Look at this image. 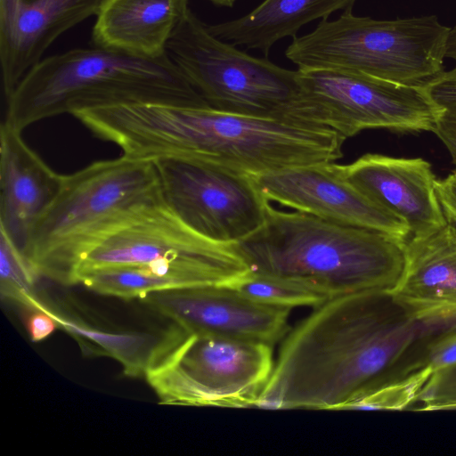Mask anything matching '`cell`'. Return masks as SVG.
Wrapping results in <instances>:
<instances>
[{"instance_id":"1","label":"cell","mask_w":456,"mask_h":456,"mask_svg":"<svg viewBox=\"0 0 456 456\" xmlns=\"http://www.w3.org/2000/svg\"><path fill=\"white\" fill-rule=\"evenodd\" d=\"M431 329L410 318L388 292L330 298L283 341L256 407L343 410Z\"/></svg>"},{"instance_id":"2","label":"cell","mask_w":456,"mask_h":456,"mask_svg":"<svg viewBox=\"0 0 456 456\" xmlns=\"http://www.w3.org/2000/svg\"><path fill=\"white\" fill-rule=\"evenodd\" d=\"M74 117L124 156L193 159L248 175L334 162L346 141L331 128L172 104H119Z\"/></svg>"},{"instance_id":"3","label":"cell","mask_w":456,"mask_h":456,"mask_svg":"<svg viewBox=\"0 0 456 456\" xmlns=\"http://www.w3.org/2000/svg\"><path fill=\"white\" fill-rule=\"evenodd\" d=\"M407 240L270 204L264 224L232 246L249 273L330 299L389 292L402 273Z\"/></svg>"},{"instance_id":"4","label":"cell","mask_w":456,"mask_h":456,"mask_svg":"<svg viewBox=\"0 0 456 456\" xmlns=\"http://www.w3.org/2000/svg\"><path fill=\"white\" fill-rule=\"evenodd\" d=\"M6 102L4 120L21 132L54 116L119 104L211 108L167 54L151 59L94 45L42 59Z\"/></svg>"},{"instance_id":"5","label":"cell","mask_w":456,"mask_h":456,"mask_svg":"<svg viewBox=\"0 0 456 456\" xmlns=\"http://www.w3.org/2000/svg\"><path fill=\"white\" fill-rule=\"evenodd\" d=\"M163 199L154 159L120 156L62 175L53 202L21 248L38 279L71 286L74 272L105 237Z\"/></svg>"},{"instance_id":"6","label":"cell","mask_w":456,"mask_h":456,"mask_svg":"<svg viewBox=\"0 0 456 456\" xmlns=\"http://www.w3.org/2000/svg\"><path fill=\"white\" fill-rule=\"evenodd\" d=\"M167 54L212 109L331 128L297 70L240 51L211 34L190 9L167 42Z\"/></svg>"},{"instance_id":"7","label":"cell","mask_w":456,"mask_h":456,"mask_svg":"<svg viewBox=\"0 0 456 456\" xmlns=\"http://www.w3.org/2000/svg\"><path fill=\"white\" fill-rule=\"evenodd\" d=\"M349 7L294 37L286 57L298 69H333L409 85H423L444 71L451 28L436 15L374 20Z\"/></svg>"},{"instance_id":"8","label":"cell","mask_w":456,"mask_h":456,"mask_svg":"<svg viewBox=\"0 0 456 456\" xmlns=\"http://www.w3.org/2000/svg\"><path fill=\"white\" fill-rule=\"evenodd\" d=\"M273 366L269 345L191 334L172 323L159 335L144 378L161 404L250 407Z\"/></svg>"},{"instance_id":"9","label":"cell","mask_w":456,"mask_h":456,"mask_svg":"<svg viewBox=\"0 0 456 456\" xmlns=\"http://www.w3.org/2000/svg\"><path fill=\"white\" fill-rule=\"evenodd\" d=\"M154 162L165 202L197 233L232 245L264 224L270 201L250 175L193 159Z\"/></svg>"},{"instance_id":"10","label":"cell","mask_w":456,"mask_h":456,"mask_svg":"<svg viewBox=\"0 0 456 456\" xmlns=\"http://www.w3.org/2000/svg\"><path fill=\"white\" fill-rule=\"evenodd\" d=\"M160 262L208 270L225 285L248 272L232 245L197 233L161 199L142 208L89 251L77 265L71 286L95 271Z\"/></svg>"},{"instance_id":"11","label":"cell","mask_w":456,"mask_h":456,"mask_svg":"<svg viewBox=\"0 0 456 456\" xmlns=\"http://www.w3.org/2000/svg\"><path fill=\"white\" fill-rule=\"evenodd\" d=\"M310 98L346 140L364 129L435 131L440 108L425 84L409 85L333 69H297Z\"/></svg>"},{"instance_id":"12","label":"cell","mask_w":456,"mask_h":456,"mask_svg":"<svg viewBox=\"0 0 456 456\" xmlns=\"http://www.w3.org/2000/svg\"><path fill=\"white\" fill-rule=\"evenodd\" d=\"M140 301L191 334L273 346L289 330L290 309L256 303L226 287L163 290Z\"/></svg>"},{"instance_id":"13","label":"cell","mask_w":456,"mask_h":456,"mask_svg":"<svg viewBox=\"0 0 456 456\" xmlns=\"http://www.w3.org/2000/svg\"><path fill=\"white\" fill-rule=\"evenodd\" d=\"M271 201L330 222L378 230L409 240L403 220L349 183L337 164L321 163L250 175Z\"/></svg>"},{"instance_id":"14","label":"cell","mask_w":456,"mask_h":456,"mask_svg":"<svg viewBox=\"0 0 456 456\" xmlns=\"http://www.w3.org/2000/svg\"><path fill=\"white\" fill-rule=\"evenodd\" d=\"M337 168L368 199L403 220L411 237L428 235L447 224L427 160L369 153Z\"/></svg>"},{"instance_id":"15","label":"cell","mask_w":456,"mask_h":456,"mask_svg":"<svg viewBox=\"0 0 456 456\" xmlns=\"http://www.w3.org/2000/svg\"><path fill=\"white\" fill-rule=\"evenodd\" d=\"M410 318L430 329L456 322V224H447L405 247L402 273L388 292Z\"/></svg>"},{"instance_id":"16","label":"cell","mask_w":456,"mask_h":456,"mask_svg":"<svg viewBox=\"0 0 456 456\" xmlns=\"http://www.w3.org/2000/svg\"><path fill=\"white\" fill-rule=\"evenodd\" d=\"M105 0H0V62L8 98L64 32L93 15Z\"/></svg>"},{"instance_id":"17","label":"cell","mask_w":456,"mask_h":456,"mask_svg":"<svg viewBox=\"0 0 456 456\" xmlns=\"http://www.w3.org/2000/svg\"><path fill=\"white\" fill-rule=\"evenodd\" d=\"M54 172L5 120L0 129V228L21 248L36 221L57 195Z\"/></svg>"},{"instance_id":"18","label":"cell","mask_w":456,"mask_h":456,"mask_svg":"<svg viewBox=\"0 0 456 456\" xmlns=\"http://www.w3.org/2000/svg\"><path fill=\"white\" fill-rule=\"evenodd\" d=\"M188 4L189 0H105L93 27L92 44L144 58L162 57Z\"/></svg>"},{"instance_id":"19","label":"cell","mask_w":456,"mask_h":456,"mask_svg":"<svg viewBox=\"0 0 456 456\" xmlns=\"http://www.w3.org/2000/svg\"><path fill=\"white\" fill-rule=\"evenodd\" d=\"M356 0H265L248 14L208 25L211 34L233 45L260 50L265 56L280 39L294 37L306 23L328 19L338 10L353 7Z\"/></svg>"},{"instance_id":"20","label":"cell","mask_w":456,"mask_h":456,"mask_svg":"<svg viewBox=\"0 0 456 456\" xmlns=\"http://www.w3.org/2000/svg\"><path fill=\"white\" fill-rule=\"evenodd\" d=\"M33 309L49 314L58 329L68 333L85 355L110 357L130 378L144 377L159 336L115 328L84 316L69 305L49 300L39 295Z\"/></svg>"},{"instance_id":"21","label":"cell","mask_w":456,"mask_h":456,"mask_svg":"<svg viewBox=\"0 0 456 456\" xmlns=\"http://www.w3.org/2000/svg\"><path fill=\"white\" fill-rule=\"evenodd\" d=\"M39 279L32 270L21 248L0 228V292L2 297L29 309L38 293Z\"/></svg>"},{"instance_id":"22","label":"cell","mask_w":456,"mask_h":456,"mask_svg":"<svg viewBox=\"0 0 456 456\" xmlns=\"http://www.w3.org/2000/svg\"><path fill=\"white\" fill-rule=\"evenodd\" d=\"M221 287L231 289L256 303L290 310L298 306L316 307L328 300L322 295L249 272Z\"/></svg>"},{"instance_id":"23","label":"cell","mask_w":456,"mask_h":456,"mask_svg":"<svg viewBox=\"0 0 456 456\" xmlns=\"http://www.w3.org/2000/svg\"><path fill=\"white\" fill-rule=\"evenodd\" d=\"M432 373L428 367L410 370L400 379L387 380L370 388L348 403L343 410H404L416 403Z\"/></svg>"},{"instance_id":"24","label":"cell","mask_w":456,"mask_h":456,"mask_svg":"<svg viewBox=\"0 0 456 456\" xmlns=\"http://www.w3.org/2000/svg\"><path fill=\"white\" fill-rule=\"evenodd\" d=\"M432 101L440 108L434 133L448 150L456 167V66L443 71L426 84Z\"/></svg>"},{"instance_id":"25","label":"cell","mask_w":456,"mask_h":456,"mask_svg":"<svg viewBox=\"0 0 456 456\" xmlns=\"http://www.w3.org/2000/svg\"><path fill=\"white\" fill-rule=\"evenodd\" d=\"M416 402L418 411L456 410V363L432 373Z\"/></svg>"},{"instance_id":"26","label":"cell","mask_w":456,"mask_h":456,"mask_svg":"<svg viewBox=\"0 0 456 456\" xmlns=\"http://www.w3.org/2000/svg\"><path fill=\"white\" fill-rule=\"evenodd\" d=\"M456 363V330L443 333L430 341L422 358L407 371L428 367L432 372Z\"/></svg>"},{"instance_id":"27","label":"cell","mask_w":456,"mask_h":456,"mask_svg":"<svg viewBox=\"0 0 456 456\" xmlns=\"http://www.w3.org/2000/svg\"><path fill=\"white\" fill-rule=\"evenodd\" d=\"M24 322L31 341L38 343L49 338L57 329L55 320L40 309H27Z\"/></svg>"},{"instance_id":"28","label":"cell","mask_w":456,"mask_h":456,"mask_svg":"<svg viewBox=\"0 0 456 456\" xmlns=\"http://www.w3.org/2000/svg\"><path fill=\"white\" fill-rule=\"evenodd\" d=\"M436 191L447 221L456 224V171L436 180Z\"/></svg>"},{"instance_id":"29","label":"cell","mask_w":456,"mask_h":456,"mask_svg":"<svg viewBox=\"0 0 456 456\" xmlns=\"http://www.w3.org/2000/svg\"><path fill=\"white\" fill-rule=\"evenodd\" d=\"M212 4L224 6V7H232L236 0H208Z\"/></svg>"},{"instance_id":"30","label":"cell","mask_w":456,"mask_h":456,"mask_svg":"<svg viewBox=\"0 0 456 456\" xmlns=\"http://www.w3.org/2000/svg\"></svg>"}]
</instances>
